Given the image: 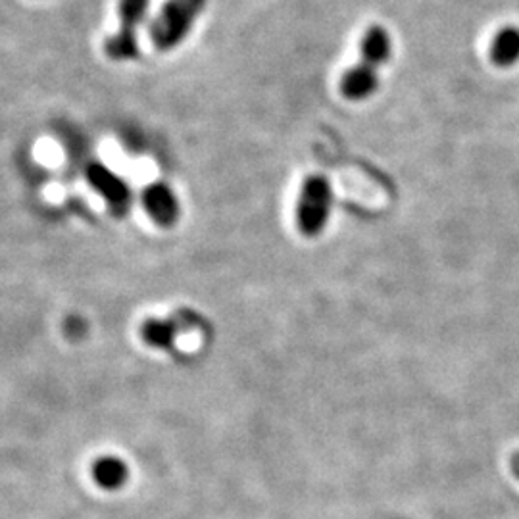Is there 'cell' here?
<instances>
[{"label":"cell","mask_w":519,"mask_h":519,"mask_svg":"<svg viewBox=\"0 0 519 519\" xmlns=\"http://www.w3.org/2000/svg\"><path fill=\"white\" fill-rule=\"evenodd\" d=\"M333 206L331 181L322 175H308L302 183L297 202V227L304 237H318L327 227Z\"/></svg>","instance_id":"cell-3"},{"label":"cell","mask_w":519,"mask_h":519,"mask_svg":"<svg viewBox=\"0 0 519 519\" xmlns=\"http://www.w3.org/2000/svg\"><path fill=\"white\" fill-rule=\"evenodd\" d=\"M150 0H120V29L104 43V52L114 62L139 58L137 27L145 22Z\"/></svg>","instance_id":"cell-4"},{"label":"cell","mask_w":519,"mask_h":519,"mask_svg":"<svg viewBox=\"0 0 519 519\" xmlns=\"http://www.w3.org/2000/svg\"><path fill=\"white\" fill-rule=\"evenodd\" d=\"M491 62L498 68H510L519 60V29L504 27L500 29L489 49Z\"/></svg>","instance_id":"cell-7"},{"label":"cell","mask_w":519,"mask_h":519,"mask_svg":"<svg viewBox=\"0 0 519 519\" xmlns=\"http://www.w3.org/2000/svg\"><path fill=\"white\" fill-rule=\"evenodd\" d=\"M172 325L162 322H149L143 327V335L147 339V343L154 346H168L172 343L173 333Z\"/></svg>","instance_id":"cell-9"},{"label":"cell","mask_w":519,"mask_h":519,"mask_svg":"<svg viewBox=\"0 0 519 519\" xmlns=\"http://www.w3.org/2000/svg\"><path fill=\"white\" fill-rule=\"evenodd\" d=\"M93 477L97 485L106 491H116L124 487L129 471L124 462L118 458H102L93 466Z\"/></svg>","instance_id":"cell-8"},{"label":"cell","mask_w":519,"mask_h":519,"mask_svg":"<svg viewBox=\"0 0 519 519\" xmlns=\"http://www.w3.org/2000/svg\"><path fill=\"white\" fill-rule=\"evenodd\" d=\"M510 471L514 473L516 479H519V450H516V452L510 456Z\"/></svg>","instance_id":"cell-10"},{"label":"cell","mask_w":519,"mask_h":519,"mask_svg":"<svg viewBox=\"0 0 519 519\" xmlns=\"http://www.w3.org/2000/svg\"><path fill=\"white\" fill-rule=\"evenodd\" d=\"M391 50L393 41L389 31L383 25H371L360 43V62L348 68V72L341 77V95L352 102L371 97L377 91L379 68L389 62Z\"/></svg>","instance_id":"cell-1"},{"label":"cell","mask_w":519,"mask_h":519,"mask_svg":"<svg viewBox=\"0 0 519 519\" xmlns=\"http://www.w3.org/2000/svg\"><path fill=\"white\" fill-rule=\"evenodd\" d=\"M89 181L112 206L125 208L129 204V191L125 189L124 183L106 168L102 166L89 168Z\"/></svg>","instance_id":"cell-5"},{"label":"cell","mask_w":519,"mask_h":519,"mask_svg":"<svg viewBox=\"0 0 519 519\" xmlns=\"http://www.w3.org/2000/svg\"><path fill=\"white\" fill-rule=\"evenodd\" d=\"M145 208L154 222L170 225L177 218V202L164 185H152L145 193Z\"/></svg>","instance_id":"cell-6"},{"label":"cell","mask_w":519,"mask_h":519,"mask_svg":"<svg viewBox=\"0 0 519 519\" xmlns=\"http://www.w3.org/2000/svg\"><path fill=\"white\" fill-rule=\"evenodd\" d=\"M206 0H168L150 25V41L160 52L177 49L191 33Z\"/></svg>","instance_id":"cell-2"}]
</instances>
